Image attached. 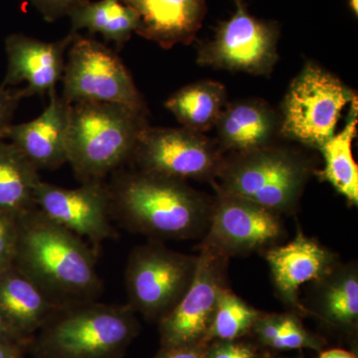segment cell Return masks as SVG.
<instances>
[{
  "label": "cell",
  "instance_id": "cell-26",
  "mask_svg": "<svg viewBox=\"0 0 358 358\" xmlns=\"http://www.w3.org/2000/svg\"><path fill=\"white\" fill-rule=\"evenodd\" d=\"M270 346L277 350H300V348L317 350L320 348V341L306 331L294 315H284L280 333Z\"/></svg>",
  "mask_w": 358,
  "mask_h": 358
},
{
  "label": "cell",
  "instance_id": "cell-19",
  "mask_svg": "<svg viewBox=\"0 0 358 358\" xmlns=\"http://www.w3.org/2000/svg\"><path fill=\"white\" fill-rule=\"evenodd\" d=\"M215 127L221 147L242 152L270 145L277 121L266 103L242 101L226 105Z\"/></svg>",
  "mask_w": 358,
  "mask_h": 358
},
{
  "label": "cell",
  "instance_id": "cell-22",
  "mask_svg": "<svg viewBox=\"0 0 358 358\" xmlns=\"http://www.w3.org/2000/svg\"><path fill=\"white\" fill-rule=\"evenodd\" d=\"M317 282L315 308L334 326L353 329L358 320V274L355 265L336 268Z\"/></svg>",
  "mask_w": 358,
  "mask_h": 358
},
{
  "label": "cell",
  "instance_id": "cell-15",
  "mask_svg": "<svg viewBox=\"0 0 358 358\" xmlns=\"http://www.w3.org/2000/svg\"><path fill=\"white\" fill-rule=\"evenodd\" d=\"M266 259L282 300L301 312H306L299 301L301 287L320 281L336 267L334 254L301 232L288 244L268 249Z\"/></svg>",
  "mask_w": 358,
  "mask_h": 358
},
{
  "label": "cell",
  "instance_id": "cell-16",
  "mask_svg": "<svg viewBox=\"0 0 358 358\" xmlns=\"http://www.w3.org/2000/svg\"><path fill=\"white\" fill-rule=\"evenodd\" d=\"M50 103L36 119L7 128V138L34 166L37 171L59 169L68 162V127L70 105L57 91L51 92Z\"/></svg>",
  "mask_w": 358,
  "mask_h": 358
},
{
  "label": "cell",
  "instance_id": "cell-33",
  "mask_svg": "<svg viewBox=\"0 0 358 358\" xmlns=\"http://www.w3.org/2000/svg\"><path fill=\"white\" fill-rule=\"evenodd\" d=\"M25 346L17 345H0V358H22Z\"/></svg>",
  "mask_w": 358,
  "mask_h": 358
},
{
  "label": "cell",
  "instance_id": "cell-13",
  "mask_svg": "<svg viewBox=\"0 0 358 358\" xmlns=\"http://www.w3.org/2000/svg\"><path fill=\"white\" fill-rule=\"evenodd\" d=\"M35 207L54 222L98 246L117 237L109 187L103 180L64 188L40 180L33 193Z\"/></svg>",
  "mask_w": 358,
  "mask_h": 358
},
{
  "label": "cell",
  "instance_id": "cell-4",
  "mask_svg": "<svg viewBox=\"0 0 358 358\" xmlns=\"http://www.w3.org/2000/svg\"><path fill=\"white\" fill-rule=\"evenodd\" d=\"M147 128L143 110L115 103H73L68 127V164L82 183L103 180L131 159Z\"/></svg>",
  "mask_w": 358,
  "mask_h": 358
},
{
  "label": "cell",
  "instance_id": "cell-11",
  "mask_svg": "<svg viewBox=\"0 0 358 358\" xmlns=\"http://www.w3.org/2000/svg\"><path fill=\"white\" fill-rule=\"evenodd\" d=\"M228 259L201 246L189 288L159 322L162 348L199 345L206 339L219 292L226 286Z\"/></svg>",
  "mask_w": 358,
  "mask_h": 358
},
{
  "label": "cell",
  "instance_id": "cell-29",
  "mask_svg": "<svg viewBox=\"0 0 358 358\" xmlns=\"http://www.w3.org/2000/svg\"><path fill=\"white\" fill-rule=\"evenodd\" d=\"M205 358H256L252 346L235 341H222L205 353Z\"/></svg>",
  "mask_w": 358,
  "mask_h": 358
},
{
  "label": "cell",
  "instance_id": "cell-5",
  "mask_svg": "<svg viewBox=\"0 0 358 358\" xmlns=\"http://www.w3.org/2000/svg\"><path fill=\"white\" fill-rule=\"evenodd\" d=\"M310 176L305 157L267 145L223 159L215 187L281 215L296 208Z\"/></svg>",
  "mask_w": 358,
  "mask_h": 358
},
{
  "label": "cell",
  "instance_id": "cell-25",
  "mask_svg": "<svg viewBox=\"0 0 358 358\" xmlns=\"http://www.w3.org/2000/svg\"><path fill=\"white\" fill-rule=\"evenodd\" d=\"M260 313L242 301L231 289L223 287L207 338L236 341L254 327Z\"/></svg>",
  "mask_w": 358,
  "mask_h": 358
},
{
  "label": "cell",
  "instance_id": "cell-23",
  "mask_svg": "<svg viewBox=\"0 0 358 358\" xmlns=\"http://www.w3.org/2000/svg\"><path fill=\"white\" fill-rule=\"evenodd\" d=\"M40 180L20 148L0 140V210L20 214L35 207L33 193Z\"/></svg>",
  "mask_w": 358,
  "mask_h": 358
},
{
  "label": "cell",
  "instance_id": "cell-7",
  "mask_svg": "<svg viewBox=\"0 0 358 358\" xmlns=\"http://www.w3.org/2000/svg\"><path fill=\"white\" fill-rule=\"evenodd\" d=\"M355 98L352 90L331 73L306 65L285 98L281 133L320 150L333 138L341 113Z\"/></svg>",
  "mask_w": 358,
  "mask_h": 358
},
{
  "label": "cell",
  "instance_id": "cell-21",
  "mask_svg": "<svg viewBox=\"0 0 358 358\" xmlns=\"http://www.w3.org/2000/svg\"><path fill=\"white\" fill-rule=\"evenodd\" d=\"M225 87L217 82L188 85L169 96L166 109L183 128L203 134L216 126L226 105Z\"/></svg>",
  "mask_w": 358,
  "mask_h": 358
},
{
  "label": "cell",
  "instance_id": "cell-28",
  "mask_svg": "<svg viewBox=\"0 0 358 358\" xmlns=\"http://www.w3.org/2000/svg\"><path fill=\"white\" fill-rule=\"evenodd\" d=\"M47 21H55L70 15L78 7L90 0H30Z\"/></svg>",
  "mask_w": 358,
  "mask_h": 358
},
{
  "label": "cell",
  "instance_id": "cell-1",
  "mask_svg": "<svg viewBox=\"0 0 358 358\" xmlns=\"http://www.w3.org/2000/svg\"><path fill=\"white\" fill-rule=\"evenodd\" d=\"M14 266L59 307L96 301L103 291L88 243L36 207L17 215Z\"/></svg>",
  "mask_w": 358,
  "mask_h": 358
},
{
  "label": "cell",
  "instance_id": "cell-14",
  "mask_svg": "<svg viewBox=\"0 0 358 358\" xmlns=\"http://www.w3.org/2000/svg\"><path fill=\"white\" fill-rule=\"evenodd\" d=\"M71 32L65 38L44 42L23 34H11L6 40L7 70L1 87L11 89L26 83L20 90L21 98L44 96L55 91L62 79L65 53L75 38Z\"/></svg>",
  "mask_w": 358,
  "mask_h": 358
},
{
  "label": "cell",
  "instance_id": "cell-18",
  "mask_svg": "<svg viewBox=\"0 0 358 358\" xmlns=\"http://www.w3.org/2000/svg\"><path fill=\"white\" fill-rule=\"evenodd\" d=\"M60 308L15 266L0 275V315L28 345Z\"/></svg>",
  "mask_w": 358,
  "mask_h": 358
},
{
  "label": "cell",
  "instance_id": "cell-2",
  "mask_svg": "<svg viewBox=\"0 0 358 358\" xmlns=\"http://www.w3.org/2000/svg\"><path fill=\"white\" fill-rule=\"evenodd\" d=\"M113 219L154 241L204 236L212 202L185 181L145 173L117 171L108 185Z\"/></svg>",
  "mask_w": 358,
  "mask_h": 358
},
{
  "label": "cell",
  "instance_id": "cell-32",
  "mask_svg": "<svg viewBox=\"0 0 358 358\" xmlns=\"http://www.w3.org/2000/svg\"><path fill=\"white\" fill-rule=\"evenodd\" d=\"M0 345H17L28 348L27 343L18 338L13 333V329L7 326L6 322L2 319L1 315H0Z\"/></svg>",
  "mask_w": 358,
  "mask_h": 358
},
{
  "label": "cell",
  "instance_id": "cell-30",
  "mask_svg": "<svg viewBox=\"0 0 358 358\" xmlns=\"http://www.w3.org/2000/svg\"><path fill=\"white\" fill-rule=\"evenodd\" d=\"M21 99L20 91L0 87V140H4V134L11 124Z\"/></svg>",
  "mask_w": 358,
  "mask_h": 358
},
{
  "label": "cell",
  "instance_id": "cell-34",
  "mask_svg": "<svg viewBox=\"0 0 358 358\" xmlns=\"http://www.w3.org/2000/svg\"><path fill=\"white\" fill-rule=\"evenodd\" d=\"M319 358H357L355 353L348 352V350H341V348H334V350H327L320 353Z\"/></svg>",
  "mask_w": 358,
  "mask_h": 358
},
{
  "label": "cell",
  "instance_id": "cell-17",
  "mask_svg": "<svg viewBox=\"0 0 358 358\" xmlns=\"http://www.w3.org/2000/svg\"><path fill=\"white\" fill-rule=\"evenodd\" d=\"M138 18L136 32L162 48L188 44L204 18V0H122Z\"/></svg>",
  "mask_w": 358,
  "mask_h": 358
},
{
  "label": "cell",
  "instance_id": "cell-3",
  "mask_svg": "<svg viewBox=\"0 0 358 358\" xmlns=\"http://www.w3.org/2000/svg\"><path fill=\"white\" fill-rule=\"evenodd\" d=\"M138 331L129 305L86 301L56 310L28 348L38 358H121Z\"/></svg>",
  "mask_w": 358,
  "mask_h": 358
},
{
  "label": "cell",
  "instance_id": "cell-9",
  "mask_svg": "<svg viewBox=\"0 0 358 358\" xmlns=\"http://www.w3.org/2000/svg\"><path fill=\"white\" fill-rule=\"evenodd\" d=\"M131 159L138 169L164 178H215L224 159L217 143L185 128H148L141 134Z\"/></svg>",
  "mask_w": 358,
  "mask_h": 358
},
{
  "label": "cell",
  "instance_id": "cell-6",
  "mask_svg": "<svg viewBox=\"0 0 358 358\" xmlns=\"http://www.w3.org/2000/svg\"><path fill=\"white\" fill-rule=\"evenodd\" d=\"M197 256H189L150 240L131 251L127 264L129 307L148 320L160 322L192 284Z\"/></svg>",
  "mask_w": 358,
  "mask_h": 358
},
{
  "label": "cell",
  "instance_id": "cell-12",
  "mask_svg": "<svg viewBox=\"0 0 358 358\" xmlns=\"http://www.w3.org/2000/svg\"><path fill=\"white\" fill-rule=\"evenodd\" d=\"M235 1L236 13L200 48L197 61L216 69L268 74L277 62V31L250 15L240 0Z\"/></svg>",
  "mask_w": 358,
  "mask_h": 358
},
{
  "label": "cell",
  "instance_id": "cell-20",
  "mask_svg": "<svg viewBox=\"0 0 358 358\" xmlns=\"http://www.w3.org/2000/svg\"><path fill=\"white\" fill-rule=\"evenodd\" d=\"M358 124L357 96L350 103L348 122L338 134H334L320 148L324 155V167L317 173L343 195L350 204H358V166L352 154V141L357 136Z\"/></svg>",
  "mask_w": 358,
  "mask_h": 358
},
{
  "label": "cell",
  "instance_id": "cell-27",
  "mask_svg": "<svg viewBox=\"0 0 358 358\" xmlns=\"http://www.w3.org/2000/svg\"><path fill=\"white\" fill-rule=\"evenodd\" d=\"M17 215L0 210V275L13 267L15 261Z\"/></svg>",
  "mask_w": 358,
  "mask_h": 358
},
{
  "label": "cell",
  "instance_id": "cell-35",
  "mask_svg": "<svg viewBox=\"0 0 358 358\" xmlns=\"http://www.w3.org/2000/svg\"><path fill=\"white\" fill-rule=\"evenodd\" d=\"M350 8L353 13H355V15H357L358 13V0H350Z\"/></svg>",
  "mask_w": 358,
  "mask_h": 358
},
{
  "label": "cell",
  "instance_id": "cell-8",
  "mask_svg": "<svg viewBox=\"0 0 358 358\" xmlns=\"http://www.w3.org/2000/svg\"><path fill=\"white\" fill-rule=\"evenodd\" d=\"M62 79L61 98L68 105L107 103L145 110L143 96L121 59L95 40L75 35Z\"/></svg>",
  "mask_w": 358,
  "mask_h": 358
},
{
  "label": "cell",
  "instance_id": "cell-31",
  "mask_svg": "<svg viewBox=\"0 0 358 358\" xmlns=\"http://www.w3.org/2000/svg\"><path fill=\"white\" fill-rule=\"evenodd\" d=\"M206 350L199 345L162 348L155 358H205Z\"/></svg>",
  "mask_w": 358,
  "mask_h": 358
},
{
  "label": "cell",
  "instance_id": "cell-10",
  "mask_svg": "<svg viewBox=\"0 0 358 358\" xmlns=\"http://www.w3.org/2000/svg\"><path fill=\"white\" fill-rule=\"evenodd\" d=\"M202 247L229 258L277 246L285 230L280 215L261 205L215 187Z\"/></svg>",
  "mask_w": 358,
  "mask_h": 358
},
{
  "label": "cell",
  "instance_id": "cell-24",
  "mask_svg": "<svg viewBox=\"0 0 358 358\" xmlns=\"http://www.w3.org/2000/svg\"><path fill=\"white\" fill-rule=\"evenodd\" d=\"M72 32L87 29L99 33L108 41L122 46L138 28V18L134 9L122 0L87 2L70 13Z\"/></svg>",
  "mask_w": 358,
  "mask_h": 358
}]
</instances>
